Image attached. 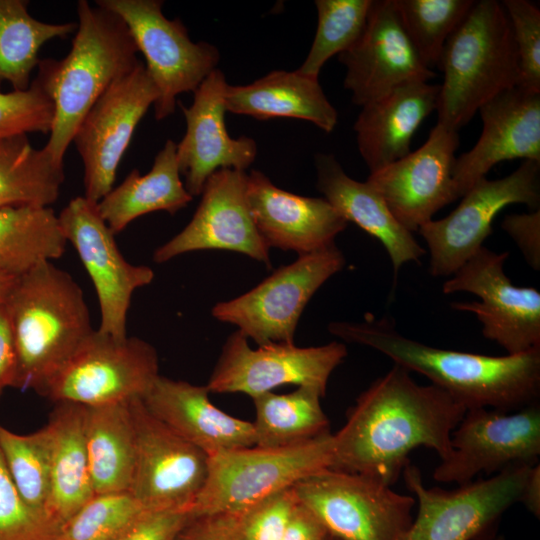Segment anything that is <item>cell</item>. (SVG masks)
I'll list each match as a JSON object with an SVG mask.
<instances>
[{"label":"cell","instance_id":"14","mask_svg":"<svg viewBox=\"0 0 540 540\" xmlns=\"http://www.w3.org/2000/svg\"><path fill=\"white\" fill-rule=\"evenodd\" d=\"M347 356L342 342L298 347L271 344L252 348L240 331L226 339L206 384L213 393H243L251 398L282 385L310 386L326 394L332 372Z\"/></svg>","mask_w":540,"mask_h":540},{"label":"cell","instance_id":"6","mask_svg":"<svg viewBox=\"0 0 540 540\" xmlns=\"http://www.w3.org/2000/svg\"><path fill=\"white\" fill-rule=\"evenodd\" d=\"M332 454L330 432L294 447L251 446L210 456L206 482L189 512L193 516L238 514L293 487L302 478L329 468Z\"/></svg>","mask_w":540,"mask_h":540},{"label":"cell","instance_id":"2","mask_svg":"<svg viewBox=\"0 0 540 540\" xmlns=\"http://www.w3.org/2000/svg\"><path fill=\"white\" fill-rule=\"evenodd\" d=\"M328 330L427 377L466 410L513 412L539 402L540 348L504 356L436 348L403 336L386 318L332 322Z\"/></svg>","mask_w":540,"mask_h":540},{"label":"cell","instance_id":"20","mask_svg":"<svg viewBox=\"0 0 540 540\" xmlns=\"http://www.w3.org/2000/svg\"><path fill=\"white\" fill-rule=\"evenodd\" d=\"M247 173L220 169L206 181L190 222L153 253L156 263L199 250L241 253L271 267L269 248L259 234L246 197Z\"/></svg>","mask_w":540,"mask_h":540},{"label":"cell","instance_id":"22","mask_svg":"<svg viewBox=\"0 0 540 540\" xmlns=\"http://www.w3.org/2000/svg\"><path fill=\"white\" fill-rule=\"evenodd\" d=\"M224 73L215 69L194 92L190 106L179 103L186 120V132L177 144L180 174L189 194L200 196L208 178L217 170L245 171L255 160L253 138H232L225 125L226 90Z\"/></svg>","mask_w":540,"mask_h":540},{"label":"cell","instance_id":"35","mask_svg":"<svg viewBox=\"0 0 540 540\" xmlns=\"http://www.w3.org/2000/svg\"><path fill=\"white\" fill-rule=\"evenodd\" d=\"M27 1L0 0V80L13 90H26L40 60L39 50L49 40L65 38L75 23L51 24L33 18Z\"/></svg>","mask_w":540,"mask_h":540},{"label":"cell","instance_id":"36","mask_svg":"<svg viewBox=\"0 0 540 540\" xmlns=\"http://www.w3.org/2000/svg\"><path fill=\"white\" fill-rule=\"evenodd\" d=\"M0 450L24 502L48 513L51 443L46 425L26 435L16 434L0 425Z\"/></svg>","mask_w":540,"mask_h":540},{"label":"cell","instance_id":"39","mask_svg":"<svg viewBox=\"0 0 540 540\" xmlns=\"http://www.w3.org/2000/svg\"><path fill=\"white\" fill-rule=\"evenodd\" d=\"M146 512L128 491L94 494L63 524L60 540H119Z\"/></svg>","mask_w":540,"mask_h":540},{"label":"cell","instance_id":"42","mask_svg":"<svg viewBox=\"0 0 540 540\" xmlns=\"http://www.w3.org/2000/svg\"><path fill=\"white\" fill-rule=\"evenodd\" d=\"M519 62L520 87L540 93V10L526 0H504Z\"/></svg>","mask_w":540,"mask_h":540},{"label":"cell","instance_id":"5","mask_svg":"<svg viewBox=\"0 0 540 540\" xmlns=\"http://www.w3.org/2000/svg\"><path fill=\"white\" fill-rule=\"evenodd\" d=\"M438 123L458 131L490 99L519 85L517 52L507 13L495 0L475 1L446 41Z\"/></svg>","mask_w":540,"mask_h":540},{"label":"cell","instance_id":"52","mask_svg":"<svg viewBox=\"0 0 540 540\" xmlns=\"http://www.w3.org/2000/svg\"><path fill=\"white\" fill-rule=\"evenodd\" d=\"M328 540H339V539H337V538H335V537H332V536L330 535V537H329Z\"/></svg>","mask_w":540,"mask_h":540},{"label":"cell","instance_id":"7","mask_svg":"<svg viewBox=\"0 0 540 540\" xmlns=\"http://www.w3.org/2000/svg\"><path fill=\"white\" fill-rule=\"evenodd\" d=\"M293 490L339 540H403L413 521L415 498L366 474L326 468L302 478Z\"/></svg>","mask_w":540,"mask_h":540},{"label":"cell","instance_id":"41","mask_svg":"<svg viewBox=\"0 0 540 540\" xmlns=\"http://www.w3.org/2000/svg\"><path fill=\"white\" fill-rule=\"evenodd\" d=\"M54 103L35 78L26 90L0 92V140L27 133H50Z\"/></svg>","mask_w":540,"mask_h":540},{"label":"cell","instance_id":"33","mask_svg":"<svg viewBox=\"0 0 540 540\" xmlns=\"http://www.w3.org/2000/svg\"><path fill=\"white\" fill-rule=\"evenodd\" d=\"M66 238L50 207L0 208V272L19 277L61 257Z\"/></svg>","mask_w":540,"mask_h":540},{"label":"cell","instance_id":"50","mask_svg":"<svg viewBox=\"0 0 540 540\" xmlns=\"http://www.w3.org/2000/svg\"><path fill=\"white\" fill-rule=\"evenodd\" d=\"M14 277L8 276L0 272V301H3L7 292L9 291Z\"/></svg>","mask_w":540,"mask_h":540},{"label":"cell","instance_id":"47","mask_svg":"<svg viewBox=\"0 0 540 540\" xmlns=\"http://www.w3.org/2000/svg\"><path fill=\"white\" fill-rule=\"evenodd\" d=\"M329 537L321 521L298 501L281 540H328Z\"/></svg>","mask_w":540,"mask_h":540},{"label":"cell","instance_id":"32","mask_svg":"<svg viewBox=\"0 0 540 540\" xmlns=\"http://www.w3.org/2000/svg\"><path fill=\"white\" fill-rule=\"evenodd\" d=\"M324 396L317 388L299 386L290 393L272 391L252 398L254 446L289 448L330 433L329 419L321 405Z\"/></svg>","mask_w":540,"mask_h":540},{"label":"cell","instance_id":"24","mask_svg":"<svg viewBox=\"0 0 540 540\" xmlns=\"http://www.w3.org/2000/svg\"><path fill=\"white\" fill-rule=\"evenodd\" d=\"M246 197L256 228L269 249L312 253L334 244L348 225L325 198L285 191L258 170L247 174Z\"/></svg>","mask_w":540,"mask_h":540},{"label":"cell","instance_id":"38","mask_svg":"<svg viewBox=\"0 0 540 540\" xmlns=\"http://www.w3.org/2000/svg\"><path fill=\"white\" fill-rule=\"evenodd\" d=\"M372 0H316L317 29L300 73L318 78L323 65L349 49L360 37Z\"/></svg>","mask_w":540,"mask_h":540},{"label":"cell","instance_id":"10","mask_svg":"<svg viewBox=\"0 0 540 540\" xmlns=\"http://www.w3.org/2000/svg\"><path fill=\"white\" fill-rule=\"evenodd\" d=\"M532 467L511 466L490 478L444 490L426 487L419 468L407 464L402 473L418 512L403 540L487 539L506 510L520 502Z\"/></svg>","mask_w":540,"mask_h":540},{"label":"cell","instance_id":"40","mask_svg":"<svg viewBox=\"0 0 540 540\" xmlns=\"http://www.w3.org/2000/svg\"><path fill=\"white\" fill-rule=\"evenodd\" d=\"M63 523L20 496L0 450V540H60Z\"/></svg>","mask_w":540,"mask_h":540},{"label":"cell","instance_id":"15","mask_svg":"<svg viewBox=\"0 0 540 540\" xmlns=\"http://www.w3.org/2000/svg\"><path fill=\"white\" fill-rule=\"evenodd\" d=\"M540 456L539 402L513 412L474 408L465 412L451 434V453L434 469L433 478L458 486L478 474L511 466H534Z\"/></svg>","mask_w":540,"mask_h":540},{"label":"cell","instance_id":"43","mask_svg":"<svg viewBox=\"0 0 540 540\" xmlns=\"http://www.w3.org/2000/svg\"><path fill=\"white\" fill-rule=\"evenodd\" d=\"M297 503L290 487L235 514L237 540H281Z\"/></svg>","mask_w":540,"mask_h":540},{"label":"cell","instance_id":"1","mask_svg":"<svg viewBox=\"0 0 540 540\" xmlns=\"http://www.w3.org/2000/svg\"><path fill=\"white\" fill-rule=\"evenodd\" d=\"M467 410L446 391L419 385L394 364L356 399L333 434L330 469L375 477L391 486L418 447L451 453V434Z\"/></svg>","mask_w":540,"mask_h":540},{"label":"cell","instance_id":"44","mask_svg":"<svg viewBox=\"0 0 540 540\" xmlns=\"http://www.w3.org/2000/svg\"><path fill=\"white\" fill-rule=\"evenodd\" d=\"M191 516L187 510L148 511L119 540H173Z\"/></svg>","mask_w":540,"mask_h":540},{"label":"cell","instance_id":"3","mask_svg":"<svg viewBox=\"0 0 540 540\" xmlns=\"http://www.w3.org/2000/svg\"><path fill=\"white\" fill-rule=\"evenodd\" d=\"M3 304L16 351L13 387L42 395L94 331L83 291L68 272L44 262L14 278Z\"/></svg>","mask_w":540,"mask_h":540},{"label":"cell","instance_id":"26","mask_svg":"<svg viewBox=\"0 0 540 540\" xmlns=\"http://www.w3.org/2000/svg\"><path fill=\"white\" fill-rule=\"evenodd\" d=\"M439 90L440 85L408 82L361 106L354 131L370 173L411 152L414 133L437 108Z\"/></svg>","mask_w":540,"mask_h":540},{"label":"cell","instance_id":"27","mask_svg":"<svg viewBox=\"0 0 540 540\" xmlns=\"http://www.w3.org/2000/svg\"><path fill=\"white\" fill-rule=\"evenodd\" d=\"M317 188L346 219L378 239L393 265L394 276L408 262H419L426 253L412 233L391 213L382 197L365 181L349 177L335 156H315Z\"/></svg>","mask_w":540,"mask_h":540},{"label":"cell","instance_id":"16","mask_svg":"<svg viewBox=\"0 0 540 540\" xmlns=\"http://www.w3.org/2000/svg\"><path fill=\"white\" fill-rule=\"evenodd\" d=\"M129 407L135 433L129 492L148 511H189L206 482L209 456L154 417L141 398Z\"/></svg>","mask_w":540,"mask_h":540},{"label":"cell","instance_id":"18","mask_svg":"<svg viewBox=\"0 0 540 540\" xmlns=\"http://www.w3.org/2000/svg\"><path fill=\"white\" fill-rule=\"evenodd\" d=\"M67 242L77 251L96 290L100 324L97 329L116 339L127 337L126 322L132 295L154 279L153 270L129 263L111 231L84 196L73 198L58 215Z\"/></svg>","mask_w":540,"mask_h":540},{"label":"cell","instance_id":"49","mask_svg":"<svg viewBox=\"0 0 540 540\" xmlns=\"http://www.w3.org/2000/svg\"><path fill=\"white\" fill-rule=\"evenodd\" d=\"M520 502L535 517L540 515V465L533 466L525 483Z\"/></svg>","mask_w":540,"mask_h":540},{"label":"cell","instance_id":"21","mask_svg":"<svg viewBox=\"0 0 540 540\" xmlns=\"http://www.w3.org/2000/svg\"><path fill=\"white\" fill-rule=\"evenodd\" d=\"M338 60L346 67L344 87L359 106L402 84L436 76L407 36L394 0H372L363 32Z\"/></svg>","mask_w":540,"mask_h":540},{"label":"cell","instance_id":"13","mask_svg":"<svg viewBox=\"0 0 540 540\" xmlns=\"http://www.w3.org/2000/svg\"><path fill=\"white\" fill-rule=\"evenodd\" d=\"M509 252H494L482 246L443 283L444 294L468 292L480 302H455L458 311L475 314L482 334L507 354L540 348V292L515 286L504 272Z\"/></svg>","mask_w":540,"mask_h":540},{"label":"cell","instance_id":"37","mask_svg":"<svg viewBox=\"0 0 540 540\" xmlns=\"http://www.w3.org/2000/svg\"><path fill=\"white\" fill-rule=\"evenodd\" d=\"M403 28L421 61L437 66L444 45L473 0H394Z\"/></svg>","mask_w":540,"mask_h":540},{"label":"cell","instance_id":"11","mask_svg":"<svg viewBox=\"0 0 540 540\" xmlns=\"http://www.w3.org/2000/svg\"><path fill=\"white\" fill-rule=\"evenodd\" d=\"M159 376L156 349L137 337L116 339L95 330L46 385L55 403L98 406L141 398Z\"/></svg>","mask_w":540,"mask_h":540},{"label":"cell","instance_id":"23","mask_svg":"<svg viewBox=\"0 0 540 540\" xmlns=\"http://www.w3.org/2000/svg\"><path fill=\"white\" fill-rule=\"evenodd\" d=\"M478 111L482 133L469 151L456 157L453 167L458 197L501 161L540 162V93L516 86L490 99Z\"/></svg>","mask_w":540,"mask_h":540},{"label":"cell","instance_id":"25","mask_svg":"<svg viewBox=\"0 0 540 540\" xmlns=\"http://www.w3.org/2000/svg\"><path fill=\"white\" fill-rule=\"evenodd\" d=\"M209 393L206 385L159 375L141 400L154 417L209 457L254 446L252 423L216 407Z\"/></svg>","mask_w":540,"mask_h":540},{"label":"cell","instance_id":"46","mask_svg":"<svg viewBox=\"0 0 540 540\" xmlns=\"http://www.w3.org/2000/svg\"><path fill=\"white\" fill-rule=\"evenodd\" d=\"M233 514L191 516L173 540H237Z\"/></svg>","mask_w":540,"mask_h":540},{"label":"cell","instance_id":"9","mask_svg":"<svg viewBox=\"0 0 540 540\" xmlns=\"http://www.w3.org/2000/svg\"><path fill=\"white\" fill-rule=\"evenodd\" d=\"M100 6L119 16L146 61L158 98L154 103L157 120L174 113L179 94L195 92L217 69L220 53L208 42H193L179 19L162 13L160 0H98Z\"/></svg>","mask_w":540,"mask_h":540},{"label":"cell","instance_id":"17","mask_svg":"<svg viewBox=\"0 0 540 540\" xmlns=\"http://www.w3.org/2000/svg\"><path fill=\"white\" fill-rule=\"evenodd\" d=\"M158 92L145 65L116 80L80 123L73 142L84 167V197L97 204L113 188L136 126Z\"/></svg>","mask_w":540,"mask_h":540},{"label":"cell","instance_id":"31","mask_svg":"<svg viewBox=\"0 0 540 540\" xmlns=\"http://www.w3.org/2000/svg\"><path fill=\"white\" fill-rule=\"evenodd\" d=\"M84 432L94 494L129 492L135 462L129 401L84 406Z\"/></svg>","mask_w":540,"mask_h":540},{"label":"cell","instance_id":"30","mask_svg":"<svg viewBox=\"0 0 540 540\" xmlns=\"http://www.w3.org/2000/svg\"><path fill=\"white\" fill-rule=\"evenodd\" d=\"M51 443L48 513L63 524L93 495L84 432V406L58 402L46 424Z\"/></svg>","mask_w":540,"mask_h":540},{"label":"cell","instance_id":"29","mask_svg":"<svg viewBox=\"0 0 540 540\" xmlns=\"http://www.w3.org/2000/svg\"><path fill=\"white\" fill-rule=\"evenodd\" d=\"M176 149L177 143L168 139L149 172L141 175L133 169L96 204L98 213L115 235L140 216L156 211L173 215L192 201L181 180Z\"/></svg>","mask_w":540,"mask_h":540},{"label":"cell","instance_id":"48","mask_svg":"<svg viewBox=\"0 0 540 540\" xmlns=\"http://www.w3.org/2000/svg\"><path fill=\"white\" fill-rule=\"evenodd\" d=\"M16 366L13 333L3 301H0V397L6 388L13 387Z\"/></svg>","mask_w":540,"mask_h":540},{"label":"cell","instance_id":"45","mask_svg":"<svg viewBox=\"0 0 540 540\" xmlns=\"http://www.w3.org/2000/svg\"><path fill=\"white\" fill-rule=\"evenodd\" d=\"M502 229L514 240L526 262L534 270L540 269V211L507 215Z\"/></svg>","mask_w":540,"mask_h":540},{"label":"cell","instance_id":"28","mask_svg":"<svg viewBox=\"0 0 540 540\" xmlns=\"http://www.w3.org/2000/svg\"><path fill=\"white\" fill-rule=\"evenodd\" d=\"M227 111L260 120L295 118L326 133L334 130L338 113L318 78L296 71L276 70L247 85H229Z\"/></svg>","mask_w":540,"mask_h":540},{"label":"cell","instance_id":"4","mask_svg":"<svg viewBox=\"0 0 540 540\" xmlns=\"http://www.w3.org/2000/svg\"><path fill=\"white\" fill-rule=\"evenodd\" d=\"M77 14L70 52L61 60H40L36 77L54 103V120L43 148L59 165L91 107L141 62L119 16L86 0L78 1Z\"/></svg>","mask_w":540,"mask_h":540},{"label":"cell","instance_id":"51","mask_svg":"<svg viewBox=\"0 0 540 540\" xmlns=\"http://www.w3.org/2000/svg\"><path fill=\"white\" fill-rule=\"evenodd\" d=\"M495 540H505L504 536H499Z\"/></svg>","mask_w":540,"mask_h":540},{"label":"cell","instance_id":"8","mask_svg":"<svg viewBox=\"0 0 540 540\" xmlns=\"http://www.w3.org/2000/svg\"><path fill=\"white\" fill-rule=\"evenodd\" d=\"M346 260L334 244L298 258L276 269L251 290L221 301L212 316L235 325L258 346L294 344L298 321L312 296Z\"/></svg>","mask_w":540,"mask_h":540},{"label":"cell","instance_id":"12","mask_svg":"<svg viewBox=\"0 0 540 540\" xmlns=\"http://www.w3.org/2000/svg\"><path fill=\"white\" fill-rule=\"evenodd\" d=\"M540 162H524L506 177L477 181L446 217L431 220L418 230L430 254V273L453 275L482 246L492 232V221L506 206L521 203L539 209Z\"/></svg>","mask_w":540,"mask_h":540},{"label":"cell","instance_id":"19","mask_svg":"<svg viewBox=\"0 0 540 540\" xmlns=\"http://www.w3.org/2000/svg\"><path fill=\"white\" fill-rule=\"evenodd\" d=\"M458 146V131L437 122L420 148L368 176L366 182L411 233L459 198L453 182Z\"/></svg>","mask_w":540,"mask_h":540},{"label":"cell","instance_id":"34","mask_svg":"<svg viewBox=\"0 0 540 540\" xmlns=\"http://www.w3.org/2000/svg\"><path fill=\"white\" fill-rule=\"evenodd\" d=\"M63 165L36 149L27 135L0 140V208L49 207L59 196Z\"/></svg>","mask_w":540,"mask_h":540}]
</instances>
